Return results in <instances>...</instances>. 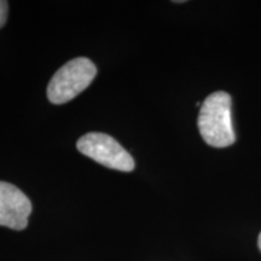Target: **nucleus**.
Instances as JSON below:
<instances>
[{
  "mask_svg": "<svg viewBox=\"0 0 261 261\" xmlns=\"http://www.w3.org/2000/svg\"><path fill=\"white\" fill-rule=\"evenodd\" d=\"M257 246H259V249H260V252H261V232L259 234V238H257Z\"/></svg>",
  "mask_w": 261,
  "mask_h": 261,
  "instance_id": "423d86ee",
  "label": "nucleus"
},
{
  "mask_svg": "<svg viewBox=\"0 0 261 261\" xmlns=\"http://www.w3.org/2000/svg\"><path fill=\"white\" fill-rule=\"evenodd\" d=\"M8 10H9V3L0 0V28L4 27L6 18H8Z\"/></svg>",
  "mask_w": 261,
  "mask_h": 261,
  "instance_id": "39448f33",
  "label": "nucleus"
},
{
  "mask_svg": "<svg viewBox=\"0 0 261 261\" xmlns=\"http://www.w3.org/2000/svg\"><path fill=\"white\" fill-rule=\"evenodd\" d=\"M231 104L230 94L217 91L205 98L200 108L198 130L204 142L213 148H227L236 142Z\"/></svg>",
  "mask_w": 261,
  "mask_h": 261,
  "instance_id": "f257e3e1",
  "label": "nucleus"
},
{
  "mask_svg": "<svg viewBox=\"0 0 261 261\" xmlns=\"http://www.w3.org/2000/svg\"><path fill=\"white\" fill-rule=\"evenodd\" d=\"M76 148L81 154L110 169L132 172L136 167L135 160L129 152L106 133H87L77 140Z\"/></svg>",
  "mask_w": 261,
  "mask_h": 261,
  "instance_id": "7ed1b4c3",
  "label": "nucleus"
},
{
  "mask_svg": "<svg viewBox=\"0 0 261 261\" xmlns=\"http://www.w3.org/2000/svg\"><path fill=\"white\" fill-rule=\"evenodd\" d=\"M97 75V67L89 58L77 57L58 69L47 86V98L52 104H64L86 90Z\"/></svg>",
  "mask_w": 261,
  "mask_h": 261,
  "instance_id": "f03ea898",
  "label": "nucleus"
},
{
  "mask_svg": "<svg viewBox=\"0 0 261 261\" xmlns=\"http://www.w3.org/2000/svg\"><path fill=\"white\" fill-rule=\"evenodd\" d=\"M32 203L15 185L0 181V226L21 231L28 226Z\"/></svg>",
  "mask_w": 261,
  "mask_h": 261,
  "instance_id": "20e7f679",
  "label": "nucleus"
}]
</instances>
